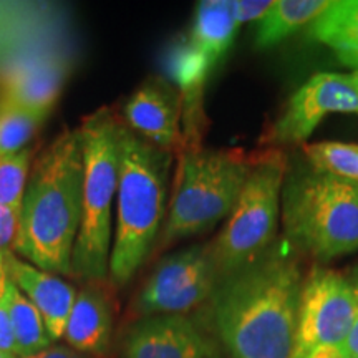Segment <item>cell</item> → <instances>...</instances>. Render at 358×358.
Listing matches in <instances>:
<instances>
[{"label": "cell", "mask_w": 358, "mask_h": 358, "mask_svg": "<svg viewBox=\"0 0 358 358\" xmlns=\"http://www.w3.org/2000/svg\"><path fill=\"white\" fill-rule=\"evenodd\" d=\"M287 244L302 259L324 266L358 250V186L313 168L289 169L280 194Z\"/></svg>", "instance_id": "4"}, {"label": "cell", "mask_w": 358, "mask_h": 358, "mask_svg": "<svg viewBox=\"0 0 358 358\" xmlns=\"http://www.w3.org/2000/svg\"><path fill=\"white\" fill-rule=\"evenodd\" d=\"M6 271L17 289L37 307L52 342L64 337L77 290L69 282L22 261L13 252L6 256Z\"/></svg>", "instance_id": "14"}, {"label": "cell", "mask_w": 358, "mask_h": 358, "mask_svg": "<svg viewBox=\"0 0 358 358\" xmlns=\"http://www.w3.org/2000/svg\"><path fill=\"white\" fill-rule=\"evenodd\" d=\"M335 113L358 116V70L312 75L266 127L259 143L280 150L303 146L327 116Z\"/></svg>", "instance_id": "9"}, {"label": "cell", "mask_w": 358, "mask_h": 358, "mask_svg": "<svg viewBox=\"0 0 358 358\" xmlns=\"http://www.w3.org/2000/svg\"><path fill=\"white\" fill-rule=\"evenodd\" d=\"M0 350L15 353V343H13V334L10 317H8L6 294L0 299Z\"/></svg>", "instance_id": "25"}, {"label": "cell", "mask_w": 358, "mask_h": 358, "mask_svg": "<svg viewBox=\"0 0 358 358\" xmlns=\"http://www.w3.org/2000/svg\"><path fill=\"white\" fill-rule=\"evenodd\" d=\"M239 29L231 0H204L196 6L189 38L186 42L214 69L231 48Z\"/></svg>", "instance_id": "16"}, {"label": "cell", "mask_w": 358, "mask_h": 358, "mask_svg": "<svg viewBox=\"0 0 358 358\" xmlns=\"http://www.w3.org/2000/svg\"><path fill=\"white\" fill-rule=\"evenodd\" d=\"M330 0H275L257 22L256 45L272 48L302 27L310 25L327 7Z\"/></svg>", "instance_id": "18"}, {"label": "cell", "mask_w": 358, "mask_h": 358, "mask_svg": "<svg viewBox=\"0 0 358 358\" xmlns=\"http://www.w3.org/2000/svg\"><path fill=\"white\" fill-rule=\"evenodd\" d=\"M47 116L0 96V158L25 150Z\"/></svg>", "instance_id": "20"}, {"label": "cell", "mask_w": 358, "mask_h": 358, "mask_svg": "<svg viewBox=\"0 0 358 358\" xmlns=\"http://www.w3.org/2000/svg\"><path fill=\"white\" fill-rule=\"evenodd\" d=\"M118 150L116 227L108 277L111 285L123 287L158 244L166 219L173 153L143 140L124 122L118 127Z\"/></svg>", "instance_id": "3"}, {"label": "cell", "mask_w": 358, "mask_h": 358, "mask_svg": "<svg viewBox=\"0 0 358 358\" xmlns=\"http://www.w3.org/2000/svg\"><path fill=\"white\" fill-rule=\"evenodd\" d=\"M355 310L350 277L313 266L303 279L292 358H342Z\"/></svg>", "instance_id": "8"}, {"label": "cell", "mask_w": 358, "mask_h": 358, "mask_svg": "<svg viewBox=\"0 0 358 358\" xmlns=\"http://www.w3.org/2000/svg\"><path fill=\"white\" fill-rule=\"evenodd\" d=\"M64 58L50 53L17 57L0 69V96L48 116L65 85Z\"/></svg>", "instance_id": "13"}, {"label": "cell", "mask_w": 358, "mask_h": 358, "mask_svg": "<svg viewBox=\"0 0 358 358\" xmlns=\"http://www.w3.org/2000/svg\"><path fill=\"white\" fill-rule=\"evenodd\" d=\"M350 277L353 289H355V297H357V310H355V319H353V325L350 330V335H348L345 347H343L342 358H358V266L355 267Z\"/></svg>", "instance_id": "26"}, {"label": "cell", "mask_w": 358, "mask_h": 358, "mask_svg": "<svg viewBox=\"0 0 358 358\" xmlns=\"http://www.w3.org/2000/svg\"><path fill=\"white\" fill-rule=\"evenodd\" d=\"M348 66H352L353 70H358V60H357V62H353V64H352V65H348Z\"/></svg>", "instance_id": "29"}, {"label": "cell", "mask_w": 358, "mask_h": 358, "mask_svg": "<svg viewBox=\"0 0 358 358\" xmlns=\"http://www.w3.org/2000/svg\"><path fill=\"white\" fill-rule=\"evenodd\" d=\"M310 37L337 53L345 65L358 60V0H332L310 24Z\"/></svg>", "instance_id": "17"}, {"label": "cell", "mask_w": 358, "mask_h": 358, "mask_svg": "<svg viewBox=\"0 0 358 358\" xmlns=\"http://www.w3.org/2000/svg\"><path fill=\"white\" fill-rule=\"evenodd\" d=\"M98 358H113V355H110V353H106V355H101V357H98Z\"/></svg>", "instance_id": "30"}, {"label": "cell", "mask_w": 358, "mask_h": 358, "mask_svg": "<svg viewBox=\"0 0 358 358\" xmlns=\"http://www.w3.org/2000/svg\"><path fill=\"white\" fill-rule=\"evenodd\" d=\"M123 358H221L216 342L186 315L143 317L123 342Z\"/></svg>", "instance_id": "12"}, {"label": "cell", "mask_w": 358, "mask_h": 358, "mask_svg": "<svg viewBox=\"0 0 358 358\" xmlns=\"http://www.w3.org/2000/svg\"><path fill=\"white\" fill-rule=\"evenodd\" d=\"M3 259H6V257H2V256H0V262H3Z\"/></svg>", "instance_id": "31"}, {"label": "cell", "mask_w": 358, "mask_h": 358, "mask_svg": "<svg viewBox=\"0 0 358 358\" xmlns=\"http://www.w3.org/2000/svg\"><path fill=\"white\" fill-rule=\"evenodd\" d=\"M256 151L185 148L178 153L166 219L156 249L204 234L229 217L252 169Z\"/></svg>", "instance_id": "5"}, {"label": "cell", "mask_w": 358, "mask_h": 358, "mask_svg": "<svg viewBox=\"0 0 358 358\" xmlns=\"http://www.w3.org/2000/svg\"><path fill=\"white\" fill-rule=\"evenodd\" d=\"M302 257L279 237L261 259L219 280L213 319L231 358H292Z\"/></svg>", "instance_id": "1"}, {"label": "cell", "mask_w": 358, "mask_h": 358, "mask_svg": "<svg viewBox=\"0 0 358 358\" xmlns=\"http://www.w3.org/2000/svg\"><path fill=\"white\" fill-rule=\"evenodd\" d=\"M35 150L27 146L19 153L0 158V204L20 216L25 187L32 171Z\"/></svg>", "instance_id": "22"}, {"label": "cell", "mask_w": 358, "mask_h": 358, "mask_svg": "<svg viewBox=\"0 0 358 358\" xmlns=\"http://www.w3.org/2000/svg\"><path fill=\"white\" fill-rule=\"evenodd\" d=\"M120 120L110 108L93 111L78 127L83 155L82 224L73 250V277L106 282L111 256V209L118 191Z\"/></svg>", "instance_id": "6"}, {"label": "cell", "mask_w": 358, "mask_h": 358, "mask_svg": "<svg viewBox=\"0 0 358 358\" xmlns=\"http://www.w3.org/2000/svg\"><path fill=\"white\" fill-rule=\"evenodd\" d=\"M19 214L0 204V256L2 257L12 252L17 231H19Z\"/></svg>", "instance_id": "23"}, {"label": "cell", "mask_w": 358, "mask_h": 358, "mask_svg": "<svg viewBox=\"0 0 358 358\" xmlns=\"http://www.w3.org/2000/svg\"><path fill=\"white\" fill-rule=\"evenodd\" d=\"M82 201V140L78 128H64L30 171L13 243L15 254L50 274L73 275Z\"/></svg>", "instance_id": "2"}, {"label": "cell", "mask_w": 358, "mask_h": 358, "mask_svg": "<svg viewBox=\"0 0 358 358\" xmlns=\"http://www.w3.org/2000/svg\"><path fill=\"white\" fill-rule=\"evenodd\" d=\"M6 299L13 343H15V355L20 358L30 357L50 347L53 342L37 307L17 289L10 279L6 285Z\"/></svg>", "instance_id": "19"}, {"label": "cell", "mask_w": 358, "mask_h": 358, "mask_svg": "<svg viewBox=\"0 0 358 358\" xmlns=\"http://www.w3.org/2000/svg\"><path fill=\"white\" fill-rule=\"evenodd\" d=\"M271 0H234L232 2V12L237 25L248 24V22L261 20L266 12L271 8Z\"/></svg>", "instance_id": "24"}, {"label": "cell", "mask_w": 358, "mask_h": 358, "mask_svg": "<svg viewBox=\"0 0 358 358\" xmlns=\"http://www.w3.org/2000/svg\"><path fill=\"white\" fill-rule=\"evenodd\" d=\"M0 358H20V357H17L15 353H8V352L0 350Z\"/></svg>", "instance_id": "28"}, {"label": "cell", "mask_w": 358, "mask_h": 358, "mask_svg": "<svg viewBox=\"0 0 358 358\" xmlns=\"http://www.w3.org/2000/svg\"><path fill=\"white\" fill-rule=\"evenodd\" d=\"M219 280L211 245L194 244L161 259L134 308L141 317L185 315L213 297Z\"/></svg>", "instance_id": "10"}, {"label": "cell", "mask_w": 358, "mask_h": 358, "mask_svg": "<svg viewBox=\"0 0 358 358\" xmlns=\"http://www.w3.org/2000/svg\"><path fill=\"white\" fill-rule=\"evenodd\" d=\"M123 116L124 124L151 145L169 153L185 148L181 93L164 78L145 80L124 103Z\"/></svg>", "instance_id": "11"}, {"label": "cell", "mask_w": 358, "mask_h": 358, "mask_svg": "<svg viewBox=\"0 0 358 358\" xmlns=\"http://www.w3.org/2000/svg\"><path fill=\"white\" fill-rule=\"evenodd\" d=\"M115 302L105 282H87L77 294L65 329L69 347L90 355H106L113 334Z\"/></svg>", "instance_id": "15"}, {"label": "cell", "mask_w": 358, "mask_h": 358, "mask_svg": "<svg viewBox=\"0 0 358 358\" xmlns=\"http://www.w3.org/2000/svg\"><path fill=\"white\" fill-rule=\"evenodd\" d=\"M287 168L289 158L280 148L256 151L234 209L209 243L221 280L256 262L279 239L280 194Z\"/></svg>", "instance_id": "7"}, {"label": "cell", "mask_w": 358, "mask_h": 358, "mask_svg": "<svg viewBox=\"0 0 358 358\" xmlns=\"http://www.w3.org/2000/svg\"><path fill=\"white\" fill-rule=\"evenodd\" d=\"M306 161L313 168L324 169L358 186V145L357 143L320 141L302 146Z\"/></svg>", "instance_id": "21"}, {"label": "cell", "mask_w": 358, "mask_h": 358, "mask_svg": "<svg viewBox=\"0 0 358 358\" xmlns=\"http://www.w3.org/2000/svg\"><path fill=\"white\" fill-rule=\"evenodd\" d=\"M24 358H98L96 355L78 352L69 345H50L45 350L35 353V355L24 357Z\"/></svg>", "instance_id": "27"}]
</instances>
